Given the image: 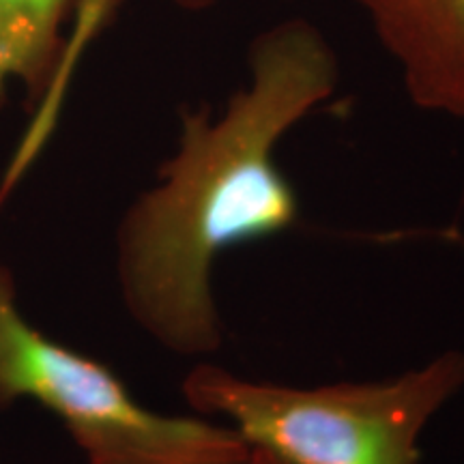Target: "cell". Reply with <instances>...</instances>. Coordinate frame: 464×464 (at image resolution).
<instances>
[{
    "instance_id": "obj_4",
    "label": "cell",
    "mask_w": 464,
    "mask_h": 464,
    "mask_svg": "<svg viewBox=\"0 0 464 464\" xmlns=\"http://www.w3.org/2000/svg\"><path fill=\"white\" fill-rule=\"evenodd\" d=\"M411 102L464 121V0H357Z\"/></svg>"
},
{
    "instance_id": "obj_5",
    "label": "cell",
    "mask_w": 464,
    "mask_h": 464,
    "mask_svg": "<svg viewBox=\"0 0 464 464\" xmlns=\"http://www.w3.org/2000/svg\"><path fill=\"white\" fill-rule=\"evenodd\" d=\"M75 0H0V108L11 80L26 89L28 106L37 108L33 130L9 170L7 188L42 149L69 82L67 39L63 34Z\"/></svg>"
},
{
    "instance_id": "obj_1",
    "label": "cell",
    "mask_w": 464,
    "mask_h": 464,
    "mask_svg": "<svg viewBox=\"0 0 464 464\" xmlns=\"http://www.w3.org/2000/svg\"><path fill=\"white\" fill-rule=\"evenodd\" d=\"M247 65L249 82L222 114H183L177 153L160 168V183L127 208L116 235L127 310L177 355H208L222 344L211 282L219 254L297 224V191L276 164V149L340 80L332 45L304 17L260 33Z\"/></svg>"
},
{
    "instance_id": "obj_3",
    "label": "cell",
    "mask_w": 464,
    "mask_h": 464,
    "mask_svg": "<svg viewBox=\"0 0 464 464\" xmlns=\"http://www.w3.org/2000/svg\"><path fill=\"white\" fill-rule=\"evenodd\" d=\"M20 398L56 415L86 464H239L249 454L230 426L149 411L108 365L34 329L0 265V406Z\"/></svg>"
},
{
    "instance_id": "obj_2",
    "label": "cell",
    "mask_w": 464,
    "mask_h": 464,
    "mask_svg": "<svg viewBox=\"0 0 464 464\" xmlns=\"http://www.w3.org/2000/svg\"><path fill=\"white\" fill-rule=\"evenodd\" d=\"M464 387V351H445L385 381L304 387L200 365L183 382L189 406L222 417L247 448L280 464H423L420 439Z\"/></svg>"
},
{
    "instance_id": "obj_7",
    "label": "cell",
    "mask_w": 464,
    "mask_h": 464,
    "mask_svg": "<svg viewBox=\"0 0 464 464\" xmlns=\"http://www.w3.org/2000/svg\"><path fill=\"white\" fill-rule=\"evenodd\" d=\"M239 464H280V462L274 460V458H271L269 454H265V451L249 448V454L243 458Z\"/></svg>"
},
{
    "instance_id": "obj_6",
    "label": "cell",
    "mask_w": 464,
    "mask_h": 464,
    "mask_svg": "<svg viewBox=\"0 0 464 464\" xmlns=\"http://www.w3.org/2000/svg\"><path fill=\"white\" fill-rule=\"evenodd\" d=\"M97 3L106 5V7H116L119 5V0H97ZM174 5H179V7L188 9V11H202V9H208L211 5H216L218 0H172Z\"/></svg>"
}]
</instances>
